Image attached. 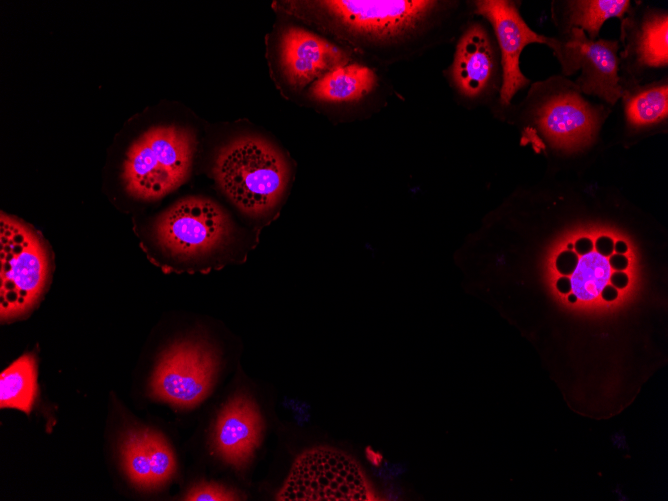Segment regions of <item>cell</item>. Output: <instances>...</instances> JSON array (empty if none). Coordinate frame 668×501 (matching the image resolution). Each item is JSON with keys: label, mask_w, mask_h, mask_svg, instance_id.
<instances>
[{"label": "cell", "mask_w": 668, "mask_h": 501, "mask_svg": "<svg viewBox=\"0 0 668 501\" xmlns=\"http://www.w3.org/2000/svg\"><path fill=\"white\" fill-rule=\"evenodd\" d=\"M600 295L605 301H614L618 297V290L613 285L608 283L602 289Z\"/></svg>", "instance_id": "obj_29"}, {"label": "cell", "mask_w": 668, "mask_h": 501, "mask_svg": "<svg viewBox=\"0 0 668 501\" xmlns=\"http://www.w3.org/2000/svg\"><path fill=\"white\" fill-rule=\"evenodd\" d=\"M611 270L608 259L596 251L581 256L570 278L572 293L578 299H595L609 283Z\"/></svg>", "instance_id": "obj_18"}, {"label": "cell", "mask_w": 668, "mask_h": 501, "mask_svg": "<svg viewBox=\"0 0 668 501\" xmlns=\"http://www.w3.org/2000/svg\"><path fill=\"white\" fill-rule=\"evenodd\" d=\"M609 283L616 289H624L629 283V277L624 271H615L611 273Z\"/></svg>", "instance_id": "obj_27"}, {"label": "cell", "mask_w": 668, "mask_h": 501, "mask_svg": "<svg viewBox=\"0 0 668 501\" xmlns=\"http://www.w3.org/2000/svg\"><path fill=\"white\" fill-rule=\"evenodd\" d=\"M626 114L629 122L635 126L652 124L666 118L667 85L647 89L632 97L626 104Z\"/></svg>", "instance_id": "obj_20"}, {"label": "cell", "mask_w": 668, "mask_h": 501, "mask_svg": "<svg viewBox=\"0 0 668 501\" xmlns=\"http://www.w3.org/2000/svg\"><path fill=\"white\" fill-rule=\"evenodd\" d=\"M558 291L562 294H568L572 291L571 279L568 276L560 277L556 282Z\"/></svg>", "instance_id": "obj_30"}, {"label": "cell", "mask_w": 668, "mask_h": 501, "mask_svg": "<svg viewBox=\"0 0 668 501\" xmlns=\"http://www.w3.org/2000/svg\"><path fill=\"white\" fill-rule=\"evenodd\" d=\"M594 249V243L590 238L582 237L576 240L574 243V251L578 256L586 255L592 252Z\"/></svg>", "instance_id": "obj_26"}, {"label": "cell", "mask_w": 668, "mask_h": 501, "mask_svg": "<svg viewBox=\"0 0 668 501\" xmlns=\"http://www.w3.org/2000/svg\"><path fill=\"white\" fill-rule=\"evenodd\" d=\"M263 418L255 400L238 392L222 407L213 433L215 453L237 470L244 469L263 437Z\"/></svg>", "instance_id": "obj_10"}, {"label": "cell", "mask_w": 668, "mask_h": 501, "mask_svg": "<svg viewBox=\"0 0 668 501\" xmlns=\"http://www.w3.org/2000/svg\"><path fill=\"white\" fill-rule=\"evenodd\" d=\"M567 250H574V243H568Z\"/></svg>", "instance_id": "obj_33"}, {"label": "cell", "mask_w": 668, "mask_h": 501, "mask_svg": "<svg viewBox=\"0 0 668 501\" xmlns=\"http://www.w3.org/2000/svg\"><path fill=\"white\" fill-rule=\"evenodd\" d=\"M496 69V54L488 32L481 24H471L456 46L450 69L454 87L463 97L477 99L487 92Z\"/></svg>", "instance_id": "obj_13"}, {"label": "cell", "mask_w": 668, "mask_h": 501, "mask_svg": "<svg viewBox=\"0 0 668 501\" xmlns=\"http://www.w3.org/2000/svg\"><path fill=\"white\" fill-rule=\"evenodd\" d=\"M608 263L611 269L624 271L628 267L629 260L624 254L614 253L608 257Z\"/></svg>", "instance_id": "obj_25"}, {"label": "cell", "mask_w": 668, "mask_h": 501, "mask_svg": "<svg viewBox=\"0 0 668 501\" xmlns=\"http://www.w3.org/2000/svg\"><path fill=\"white\" fill-rule=\"evenodd\" d=\"M193 133L177 125L152 127L129 147L122 168L126 191L155 200L177 189L188 177L195 152Z\"/></svg>", "instance_id": "obj_5"}, {"label": "cell", "mask_w": 668, "mask_h": 501, "mask_svg": "<svg viewBox=\"0 0 668 501\" xmlns=\"http://www.w3.org/2000/svg\"><path fill=\"white\" fill-rule=\"evenodd\" d=\"M227 213L204 197L175 202L156 220L152 248L167 267L209 268L236 258L238 243Z\"/></svg>", "instance_id": "obj_2"}, {"label": "cell", "mask_w": 668, "mask_h": 501, "mask_svg": "<svg viewBox=\"0 0 668 501\" xmlns=\"http://www.w3.org/2000/svg\"><path fill=\"white\" fill-rule=\"evenodd\" d=\"M406 471V466L401 463L385 462L383 466L377 469V476L385 481H392Z\"/></svg>", "instance_id": "obj_23"}, {"label": "cell", "mask_w": 668, "mask_h": 501, "mask_svg": "<svg viewBox=\"0 0 668 501\" xmlns=\"http://www.w3.org/2000/svg\"><path fill=\"white\" fill-rule=\"evenodd\" d=\"M235 490L213 482H202L194 485L184 496L190 501H231L242 500Z\"/></svg>", "instance_id": "obj_21"}, {"label": "cell", "mask_w": 668, "mask_h": 501, "mask_svg": "<svg viewBox=\"0 0 668 501\" xmlns=\"http://www.w3.org/2000/svg\"><path fill=\"white\" fill-rule=\"evenodd\" d=\"M538 123L556 144L575 146L588 141L598 124L597 113L575 93H562L539 110Z\"/></svg>", "instance_id": "obj_14"}, {"label": "cell", "mask_w": 668, "mask_h": 501, "mask_svg": "<svg viewBox=\"0 0 668 501\" xmlns=\"http://www.w3.org/2000/svg\"><path fill=\"white\" fill-rule=\"evenodd\" d=\"M378 85L374 69L359 63L337 66L310 88L313 99L325 103L355 102L371 94Z\"/></svg>", "instance_id": "obj_15"}, {"label": "cell", "mask_w": 668, "mask_h": 501, "mask_svg": "<svg viewBox=\"0 0 668 501\" xmlns=\"http://www.w3.org/2000/svg\"><path fill=\"white\" fill-rule=\"evenodd\" d=\"M0 261V316L9 322L37 305L52 273L53 253L35 228L2 212Z\"/></svg>", "instance_id": "obj_4"}, {"label": "cell", "mask_w": 668, "mask_h": 501, "mask_svg": "<svg viewBox=\"0 0 668 501\" xmlns=\"http://www.w3.org/2000/svg\"><path fill=\"white\" fill-rule=\"evenodd\" d=\"M569 3V21L572 25L586 31L590 40L598 35L605 21L614 17H623L630 7L626 0H583Z\"/></svg>", "instance_id": "obj_17"}, {"label": "cell", "mask_w": 668, "mask_h": 501, "mask_svg": "<svg viewBox=\"0 0 668 501\" xmlns=\"http://www.w3.org/2000/svg\"><path fill=\"white\" fill-rule=\"evenodd\" d=\"M37 396V367L32 354H25L2 371L1 408H15L30 413Z\"/></svg>", "instance_id": "obj_16"}, {"label": "cell", "mask_w": 668, "mask_h": 501, "mask_svg": "<svg viewBox=\"0 0 668 501\" xmlns=\"http://www.w3.org/2000/svg\"><path fill=\"white\" fill-rule=\"evenodd\" d=\"M402 493H403L402 488L398 483L391 481L387 483L386 494L388 500H398L401 497Z\"/></svg>", "instance_id": "obj_28"}, {"label": "cell", "mask_w": 668, "mask_h": 501, "mask_svg": "<svg viewBox=\"0 0 668 501\" xmlns=\"http://www.w3.org/2000/svg\"><path fill=\"white\" fill-rule=\"evenodd\" d=\"M614 251L618 254H625L628 251V246L624 241L618 240L614 243Z\"/></svg>", "instance_id": "obj_31"}, {"label": "cell", "mask_w": 668, "mask_h": 501, "mask_svg": "<svg viewBox=\"0 0 668 501\" xmlns=\"http://www.w3.org/2000/svg\"><path fill=\"white\" fill-rule=\"evenodd\" d=\"M217 367V355L206 342L197 339L176 342L156 365L150 383L151 395L175 407H194L210 393Z\"/></svg>", "instance_id": "obj_7"}, {"label": "cell", "mask_w": 668, "mask_h": 501, "mask_svg": "<svg viewBox=\"0 0 668 501\" xmlns=\"http://www.w3.org/2000/svg\"><path fill=\"white\" fill-rule=\"evenodd\" d=\"M121 454L128 478L142 489L165 484L176 470V459L168 442L149 428L129 430L123 438Z\"/></svg>", "instance_id": "obj_12"}, {"label": "cell", "mask_w": 668, "mask_h": 501, "mask_svg": "<svg viewBox=\"0 0 668 501\" xmlns=\"http://www.w3.org/2000/svg\"><path fill=\"white\" fill-rule=\"evenodd\" d=\"M446 2L435 0H326L311 4L332 28L367 45L384 64L421 56L438 43Z\"/></svg>", "instance_id": "obj_1"}, {"label": "cell", "mask_w": 668, "mask_h": 501, "mask_svg": "<svg viewBox=\"0 0 668 501\" xmlns=\"http://www.w3.org/2000/svg\"><path fill=\"white\" fill-rule=\"evenodd\" d=\"M214 173L225 195L252 217L269 213L280 201L289 180L284 156L255 137L235 140L221 150Z\"/></svg>", "instance_id": "obj_3"}, {"label": "cell", "mask_w": 668, "mask_h": 501, "mask_svg": "<svg viewBox=\"0 0 668 501\" xmlns=\"http://www.w3.org/2000/svg\"><path fill=\"white\" fill-rule=\"evenodd\" d=\"M579 261L574 250H565L559 253L556 259V268L564 276L571 275Z\"/></svg>", "instance_id": "obj_22"}, {"label": "cell", "mask_w": 668, "mask_h": 501, "mask_svg": "<svg viewBox=\"0 0 668 501\" xmlns=\"http://www.w3.org/2000/svg\"><path fill=\"white\" fill-rule=\"evenodd\" d=\"M641 61L652 67L666 66L668 62V17L659 14L645 22L638 43Z\"/></svg>", "instance_id": "obj_19"}, {"label": "cell", "mask_w": 668, "mask_h": 501, "mask_svg": "<svg viewBox=\"0 0 668 501\" xmlns=\"http://www.w3.org/2000/svg\"><path fill=\"white\" fill-rule=\"evenodd\" d=\"M373 498L355 459L327 446L302 452L276 496L279 501H367Z\"/></svg>", "instance_id": "obj_6"}, {"label": "cell", "mask_w": 668, "mask_h": 501, "mask_svg": "<svg viewBox=\"0 0 668 501\" xmlns=\"http://www.w3.org/2000/svg\"><path fill=\"white\" fill-rule=\"evenodd\" d=\"M474 12L485 18L495 32L502 64L499 99L502 105L507 106L517 91L528 83L520 70V55L524 47L536 42L555 50L560 43L530 29L511 1L478 0L474 2Z\"/></svg>", "instance_id": "obj_8"}, {"label": "cell", "mask_w": 668, "mask_h": 501, "mask_svg": "<svg viewBox=\"0 0 668 501\" xmlns=\"http://www.w3.org/2000/svg\"><path fill=\"white\" fill-rule=\"evenodd\" d=\"M594 248L598 254L608 258L614 252V241L608 236H600L596 239Z\"/></svg>", "instance_id": "obj_24"}, {"label": "cell", "mask_w": 668, "mask_h": 501, "mask_svg": "<svg viewBox=\"0 0 668 501\" xmlns=\"http://www.w3.org/2000/svg\"><path fill=\"white\" fill-rule=\"evenodd\" d=\"M577 299H578V298H577V296H576L574 293H570V294L568 295V301H569L570 303H575V302L577 301Z\"/></svg>", "instance_id": "obj_32"}, {"label": "cell", "mask_w": 668, "mask_h": 501, "mask_svg": "<svg viewBox=\"0 0 668 501\" xmlns=\"http://www.w3.org/2000/svg\"><path fill=\"white\" fill-rule=\"evenodd\" d=\"M617 50L616 42L589 40L583 30L573 28L570 41L565 47L560 44L555 53L567 74L582 68L579 83L583 91L615 103L622 95Z\"/></svg>", "instance_id": "obj_9"}, {"label": "cell", "mask_w": 668, "mask_h": 501, "mask_svg": "<svg viewBox=\"0 0 668 501\" xmlns=\"http://www.w3.org/2000/svg\"><path fill=\"white\" fill-rule=\"evenodd\" d=\"M349 61L350 57L344 49L309 30L290 27L282 35V70L287 82L295 89L313 84Z\"/></svg>", "instance_id": "obj_11"}]
</instances>
